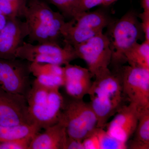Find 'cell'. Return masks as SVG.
<instances>
[{
	"mask_svg": "<svg viewBox=\"0 0 149 149\" xmlns=\"http://www.w3.org/2000/svg\"><path fill=\"white\" fill-rule=\"evenodd\" d=\"M112 22L107 15L101 10L85 11L70 21L65 22L61 30L64 43L74 46L102 33Z\"/></svg>",
	"mask_w": 149,
	"mask_h": 149,
	"instance_id": "5",
	"label": "cell"
},
{
	"mask_svg": "<svg viewBox=\"0 0 149 149\" xmlns=\"http://www.w3.org/2000/svg\"><path fill=\"white\" fill-rule=\"evenodd\" d=\"M85 149H125L127 144L113 138L104 128H96L83 141Z\"/></svg>",
	"mask_w": 149,
	"mask_h": 149,
	"instance_id": "17",
	"label": "cell"
},
{
	"mask_svg": "<svg viewBox=\"0 0 149 149\" xmlns=\"http://www.w3.org/2000/svg\"><path fill=\"white\" fill-rule=\"evenodd\" d=\"M138 14L134 11L127 12L119 19L112 21L108 25V34L111 51L110 64L118 69L126 62L125 54L144 34Z\"/></svg>",
	"mask_w": 149,
	"mask_h": 149,
	"instance_id": "4",
	"label": "cell"
},
{
	"mask_svg": "<svg viewBox=\"0 0 149 149\" xmlns=\"http://www.w3.org/2000/svg\"><path fill=\"white\" fill-rule=\"evenodd\" d=\"M133 140L149 145V109L141 112Z\"/></svg>",
	"mask_w": 149,
	"mask_h": 149,
	"instance_id": "21",
	"label": "cell"
},
{
	"mask_svg": "<svg viewBox=\"0 0 149 149\" xmlns=\"http://www.w3.org/2000/svg\"><path fill=\"white\" fill-rule=\"evenodd\" d=\"M24 17L28 27L29 43L58 44L65 18L41 0L28 3Z\"/></svg>",
	"mask_w": 149,
	"mask_h": 149,
	"instance_id": "3",
	"label": "cell"
},
{
	"mask_svg": "<svg viewBox=\"0 0 149 149\" xmlns=\"http://www.w3.org/2000/svg\"><path fill=\"white\" fill-rule=\"evenodd\" d=\"M29 64V62L21 59L0 58V88L26 97L32 84Z\"/></svg>",
	"mask_w": 149,
	"mask_h": 149,
	"instance_id": "10",
	"label": "cell"
},
{
	"mask_svg": "<svg viewBox=\"0 0 149 149\" xmlns=\"http://www.w3.org/2000/svg\"><path fill=\"white\" fill-rule=\"evenodd\" d=\"M59 120L63 123L68 136L83 142L97 128V119L90 103L73 100L64 104Z\"/></svg>",
	"mask_w": 149,
	"mask_h": 149,
	"instance_id": "6",
	"label": "cell"
},
{
	"mask_svg": "<svg viewBox=\"0 0 149 149\" xmlns=\"http://www.w3.org/2000/svg\"><path fill=\"white\" fill-rule=\"evenodd\" d=\"M117 1V0H102V5L104 6H109Z\"/></svg>",
	"mask_w": 149,
	"mask_h": 149,
	"instance_id": "29",
	"label": "cell"
},
{
	"mask_svg": "<svg viewBox=\"0 0 149 149\" xmlns=\"http://www.w3.org/2000/svg\"><path fill=\"white\" fill-rule=\"evenodd\" d=\"M27 2V4H28V3L32 1H35V0H26Z\"/></svg>",
	"mask_w": 149,
	"mask_h": 149,
	"instance_id": "30",
	"label": "cell"
},
{
	"mask_svg": "<svg viewBox=\"0 0 149 149\" xmlns=\"http://www.w3.org/2000/svg\"><path fill=\"white\" fill-rule=\"evenodd\" d=\"M102 0H80L79 14L102 4Z\"/></svg>",
	"mask_w": 149,
	"mask_h": 149,
	"instance_id": "25",
	"label": "cell"
},
{
	"mask_svg": "<svg viewBox=\"0 0 149 149\" xmlns=\"http://www.w3.org/2000/svg\"><path fill=\"white\" fill-rule=\"evenodd\" d=\"M141 3L143 11L149 12V0H141Z\"/></svg>",
	"mask_w": 149,
	"mask_h": 149,
	"instance_id": "28",
	"label": "cell"
},
{
	"mask_svg": "<svg viewBox=\"0 0 149 149\" xmlns=\"http://www.w3.org/2000/svg\"><path fill=\"white\" fill-rule=\"evenodd\" d=\"M138 17L141 20V26L143 29L145 40L149 42V12H143L142 13L138 14Z\"/></svg>",
	"mask_w": 149,
	"mask_h": 149,
	"instance_id": "24",
	"label": "cell"
},
{
	"mask_svg": "<svg viewBox=\"0 0 149 149\" xmlns=\"http://www.w3.org/2000/svg\"><path fill=\"white\" fill-rule=\"evenodd\" d=\"M26 124H34L29 117L26 97L0 88V125Z\"/></svg>",
	"mask_w": 149,
	"mask_h": 149,
	"instance_id": "11",
	"label": "cell"
},
{
	"mask_svg": "<svg viewBox=\"0 0 149 149\" xmlns=\"http://www.w3.org/2000/svg\"><path fill=\"white\" fill-rule=\"evenodd\" d=\"M27 6L26 0H0V10L8 18L24 17Z\"/></svg>",
	"mask_w": 149,
	"mask_h": 149,
	"instance_id": "20",
	"label": "cell"
},
{
	"mask_svg": "<svg viewBox=\"0 0 149 149\" xmlns=\"http://www.w3.org/2000/svg\"><path fill=\"white\" fill-rule=\"evenodd\" d=\"M33 138L1 142L0 143V149H28Z\"/></svg>",
	"mask_w": 149,
	"mask_h": 149,
	"instance_id": "23",
	"label": "cell"
},
{
	"mask_svg": "<svg viewBox=\"0 0 149 149\" xmlns=\"http://www.w3.org/2000/svg\"><path fill=\"white\" fill-rule=\"evenodd\" d=\"M65 149H85L83 142L77 141L68 136Z\"/></svg>",
	"mask_w": 149,
	"mask_h": 149,
	"instance_id": "26",
	"label": "cell"
},
{
	"mask_svg": "<svg viewBox=\"0 0 149 149\" xmlns=\"http://www.w3.org/2000/svg\"><path fill=\"white\" fill-rule=\"evenodd\" d=\"M141 111L130 103L128 105H123L114 118L107 123V133L118 141L127 144L135 133Z\"/></svg>",
	"mask_w": 149,
	"mask_h": 149,
	"instance_id": "13",
	"label": "cell"
},
{
	"mask_svg": "<svg viewBox=\"0 0 149 149\" xmlns=\"http://www.w3.org/2000/svg\"><path fill=\"white\" fill-rule=\"evenodd\" d=\"M58 8L65 18H74L79 14L80 0H47Z\"/></svg>",
	"mask_w": 149,
	"mask_h": 149,
	"instance_id": "22",
	"label": "cell"
},
{
	"mask_svg": "<svg viewBox=\"0 0 149 149\" xmlns=\"http://www.w3.org/2000/svg\"><path fill=\"white\" fill-rule=\"evenodd\" d=\"M7 21V17L0 10V30L5 27Z\"/></svg>",
	"mask_w": 149,
	"mask_h": 149,
	"instance_id": "27",
	"label": "cell"
},
{
	"mask_svg": "<svg viewBox=\"0 0 149 149\" xmlns=\"http://www.w3.org/2000/svg\"><path fill=\"white\" fill-rule=\"evenodd\" d=\"M26 99L31 121L41 130L58 122L65 104L59 88L45 86L35 79Z\"/></svg>",
	"mask_w": 149,
	"mask_h": 149,
	"instance_id": "2",
	"label": "cell"
},
{
	"mask_svg": "<svg viewBox=\"0 0 149 149\" xmlns=\"http://www.w3.org/2000/svg\"><path fill=\"white\" fill-rule=\"evenodd\" d=\"M16 58L30 63L65 65L78 58L74 47L64 43L63 47L56 43H32L24 42L16 52Z\"/></svg>",
	"mask_w": 149,
	"mask_h": 149,
	"instance_id": "7",
	"label": "cell"
},
{
	"mask_svg": "<svg viewBox=\"0 0 149 149\" xmlns=\"http://www.w3.org/2000/svg\"><path fill=\"white\" fill-rule=\"evenodd\" d=\"M88 95L97 119V128H104L108 121L122 106L124 98L122 82L118 70L95 77Z\"/></svg>",
	"mask_w": 149,
	"mask_h": 149,
	"instance_id": "1",
	"label": "cell"
},
{
	"mask_svg": "<svg viewBox=\"0 0 149 149\" xmlns=\"http://www.w3.org/2000/svg\"><path fill=\"white\" fill-rule=\"evenodd\" d=\"M125 56L130 66L149 69V42L135 43L125 52Z\"/></svg>",
	"mask_w": 149,
	"mask_h": 149,
	"instance_id": "19",
	"label": "cell"
},
{
	"mask_svg": "<svg viewBox=\"0 0 149 149\" xmlns=\"http://www.w3.org/2000/svg\"><path fill=\"white\" fill-rule=\"evenodd\" d=\"M124 95L141 111L149 109V69L130 65L118 68Z\"/></svg>",
	"mask_w": 149,
	"mask_h": 149,
	"instance_id": "9",
	"label": "cell"
},
{
	"mask_svg": "<svg viewBox=\"0 0 149 149\" xmlns=\"http://www.w3.org/2000/svg\"><path fill=\"white\" fill-rule=\"evenodd\" d=\"M64 85L66 93L72 98L83 99L92 86V74L88 68L69 63L63 67Z\"/></svg>",
	"mask_w": 149,
	"mask_h": 149,
	"instance_id": "14",
	"label": "cell"
},
{
	"mask_svg": "<svg viewBox=\"0 0 149 149\" xmlns=\"http://www.w3.org/2000/svg\"><path fill=\"white\" fill-rule=\"evenodd\" d=\"M44 130L34 136L28 149H65L68 135L63 123L59 120Z\"/></svg>",
	"mask_w": 149,
	"mask_h": 149,
	"instance_id": "15",
	"label": "cell"
},
{
	"mask_svg": "<svg viewBox=\"0 0 149 149\" xmlns=\"http://www.w3.org/2000/svg\"><path fill=\"white\" fill-rule=\"evenodd\" d=\"M41 130L35 124L0 125V143L33 138Z\"/></svg>",
	"mask_w": 149,
	"mask_h": 149,
	"instance_id": "18",
	"label": "cell"
},
{
	"mask_svg": "<svg viewBox=\"0 0 149 149\" xmlns=\"http://www.w3.org/2000/svg\"><path fill=\"white\" fill-rule=\"evenodd\" d=\"M29 34L25 21L20 18H8L5 27L0 30V58H17V49L24 42Z\"/></svg>",
	"mask_w": 149,
	"mask_h": 149,
	"instance_id": "12",
	"label": "cell"
},
{
	"mask_svg": "<svg viewBox=\"0 0 149 149\" xmlns=\"http://www.w3.org/2000/svg\"><path fill=\"white\" fill-rule=\"evenodd\" d=\"M29 69L35 80L42 85L59 88L64 85L63 67L61 65L30 62Z\"/></svg>",
	"mask_w": 149,
	"mask_h": 149,
	"instance_id": "16",
	"label": "cell"
},
{
	"mask_svg": "<svg viewBox=\"0 0 149 149\" xmlns=\"http://www.w3.org/2000/svg\"><path fill=\"white\" fill-rule=\"evenodd\" d=\"M78 58L87 63L93 77L110 70L111 60L110 42L106 34L100 33L73 47Z\"/></svg>",
	"mask_w": 149,
	"mask_h": 149,
	"instance_id": "8",
	"label": "cell"
}]
</instances>
